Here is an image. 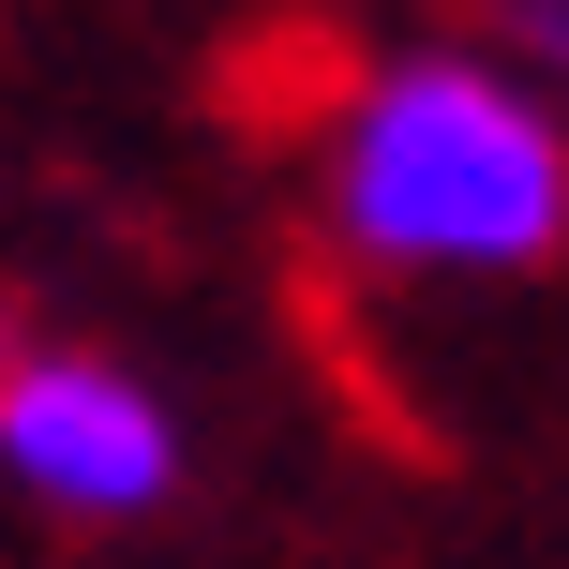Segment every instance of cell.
I'll return each instance as SVG.
<instances>
[{"label":"cell","mask_w":569,"mask_h":569,"mask_svg":"<svg viewBox=\"0 0 569 569\" xmlns=\"http://www.w3.org/2000/svg\"><path fill=\"white\" fill-rule=\"evenodd\" d=\"M0 480L30 510L136 525L180 495V420L150 375L90 360V345H0Z\"/></svg>","instance_id":"7a4b0ae2"},{"label":"cell","mask_w":569,"mask_h":569,"mask_svg":"<svg viewBox=\"0 0 569 569\" xmlns=\"http://www.w3.org/2000/svg\"><path fill=\"white\" fill-rule=\"evenodd\" d=\"M315 210L375 284H540L569 256V120L465 46L360 60L315 136Z\"/></svg>","instance_id":"6da1fadb"}]
</instances>
